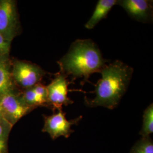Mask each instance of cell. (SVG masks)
I'll return each mask as SVG.
<instances>
[{
  "instance_id": "obj_1",
  "label": "cell",
  "mask_w": 153,
  "mask_h": 153,
  "mask_svg": "<svg viewBox=\"0 0 153 153\" xmlns=\"http://www.w3.org/2000/svg\"><path fill=\"white\" fill-rule=\"evenodd\" d=\"M133 68L120 60L107 64L99 73L102 77L95 85L92 99L85 97L88 107H103L113 109L119 105L126 94L131 80Z\"/></svg>"
},
{
  "instance_id": "obj_2",
  "label": "cell",
  "mask_w": 153,
  "mask_h": 153,
  "mask_svg": "<svg viewBox=\"0 0 153 153\" xmlns=\"http://www.w3.org/2000/svg\"><path fill=\"white\" fill-rule=\"evenodd\" d=\"M57 62L60 67L59 71L68 78L71 77V83L81 78V85H83L89 82L92 74L99 73L108 61L91 39H77Z\"/></svg>"
},
{
  "instance_id": "obj_3",
  "label": "cell",
  "mask_w": 153,
  "mask_h": 153,
  "mask_svg": "<svg viewBox=\"0 0 153 153\" xmlns=\"http://www.w3.org/2000/svg\"><path fill=\"white\" fill-rule=\"evenodd\" d=\"M47 73L40 66L30 61L11 60V77L16 86L21 91L40 83Z\"/></svg>"
},
{
  "instance_id": "obj_4",
  "label": "cell",
  "mask_w": 153,
  "mask_h": 153,
  "mask_svg": "<svg viewBox=\"0 0 153 153\" xmlns=\"http://www.w3.org/2000/svg\"><path fill=\"white\" fill-rule=\"evenodd\" d=\"M21 23L16 2L14 0H0V33L11 43L19 35Z\"/></svg>"
},
{
  "instance_id": "obj_5",
  "label": "cell",
  "mask_w": 153,
  "mask_h": 153,
  "mask_svg": "<svg viewBox=\"0 0 153 153\" xmlns=\"http://www.w3.org/2000/svg\"><path fill=\"white\" fill-rule=\"evenodd\" d=\"M0 107L2 116L13 127L23 117L35 109L25 102L19 90L4 95L0 99Z\"/></svg>"
},
{
  "instance_id": "obj_6",
  "label": "cell",
  "mask_w": 153,
  "mask_h": 153,
  "mask_svg": "<svg viewBox=\"0 0 153 153\" xmlns=\"http://www.w3.org/2000/svg\"><path fill=\"white\" fill-rule=\"evenodd\" d=\"M71 82L69 78L60 71L55 74V78L47 86L48 108L53 112L62 109L63 105L68 106L74 102L68 96V86Z\"/></svg>"
},
{
  "instance_id": "obj_7",
  "label": "cell",
  "mask_w": 153,
  "mask_h": 153,
  "mask_svg": "<svg viewBox=\"0 0 153 153\" xmlns=\"http://www.w3.org/2000/svg\"><path fill=\"white\" fill-rule=\"evenodd\" d=\"M57 111V113L54 112L52 115H43L44 123L42 131L48 133L53 140L61 136L66 138L70 137L74 132L71 129V126L78 125L82 118V116H80L74 119L68 120L66 118V113L63 112L62 109Z\"/></svg>"
},
{
  "instance_id": "obj_8",
  "label": "cell",
  "mask_w": 153,
  "mask_h": 153,
  "mask_svg": "<svg viewBox=\"0 0 153 153\" xmlns=\"http://www.w3.org/2000/svg\"><path fill=\"white\" fill-rule=\"evenodd\" d=\"M116 5L120 6L132 19L142 23L153 21V1L117 0Z\"/></svg>"
},
{
  "instance_id": "obj_9",
  "label": "cell",
  "mask_w": 153,
  "mask_h": 153,
  "mask_svg": "<svg viewBox=\"0 0 153 153\" xmlns=\"http://www.w3.org/2000/svg\"><path fill=\"white\" fill-rule=\"evenodd\" d=\"M11 66L10 55L0 56V99L7 93L19 90L13 81Z\"/></svg>"
},
{
  "instance_id": "obj_10",
  "label": "cell",
  "mask_w": 153,
  "mask_h": 153,
  "mask_svg": "<svg viewBox=\"0 0 153 153\" xmlns=\"http://www.w3.org/2000/svg\"><path fill=\"white\" fill-rule=\"evenodd\" d=\"M117 0H99L95 6L91 18L85 27L88 30H92L102 19L107 18L114 6L116 5Z\"/></svg>"
},
{
  "instance_id": "obj_11",
  "label": "cell",
  "mask_w": 153,
  "mask_h": 153,
  "mask_svg": "<svg viewBox=\"0 0 153 153\" xmlns=\"http://www.w3.org/2000/svg\"><path fill=\"white\" fill-rule=\"evenodd\" d=\"M21 95L25 102L31 108L34 109L38 107L48 108L47 98L36 93L33 88L22 90Z\"/></svg>"
},
{
  "instance_id": "obj_12",
  "label": "cell",
  "mask_w": 153,
  "mask_h": 153,
  "mask_svg": "<svg viewBox=\"0 0 153 153\" xmlns=\"http://www.w3.org/2000/svg\"><path fill=\"white\" fill-rule=\"evenodd\" d=\"M13 127L0 116V153H9V138Z\"/></svg>"
},
{
  "instance_id": "obj_13",
  "label": "cell",
  "mask_w": 153,
  "mask_h": 153,
  "mask_svg": "<svg viewBox=\"0 0 153 153\" xmlns=\"http://www.w3.org/2000/svg\"><path fill=\"white\" fill-rule=\"evenodd\" d=\"M153 132V104H150L143 114L142 128L140 132L142 138L150 137Z\"/></svg>"
},
{
  "instance_id": "obj_14",
  "label": "cell",
  "mask_w": 153,
  "mask_h": 153,
  "mask_svg": "<svg viewBox=\"0 0 153 153\" xmlns=\"http://www.w3.org/2000/svg\"><path fill=\"white\" fill-rule=\"evenodd\" d=\"M130 153H153V140L150 137H142L131 148Z\"/></svg>"
},
{
  "instance_id": "obj_15",
  "label": "cell",
  "mask_w": 153,
  "mask_h": 153,
  "mask_svg": "<svg viewBox=\"0 0 153 153\" xmlns=\"http://www.w3.org/2000/svg\"><path fill=\"white\" fill-rule=\"evenodd\" d=\"M11 43L7 41L0 33V56L9 55Z\"/></svg>"
},
{
  "instance_id": "obj_16",
  "label": "cell",
  "mask_w": 153,
  "mask_h": 153,
  "mask_svg": "<svg viewBox=\"0 0 153 153\" xmlns=\"http://www.w3.org/2000/svg\"><path fill=\"white\" fill-rule=\"evenodd\" d=\"M1 107H0V116H1Z\"/></svg>"
}]
</instances>
